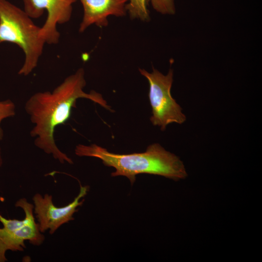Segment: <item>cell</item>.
Here are the masks:
<instances>
[{
    "mask_svg": "<svg viewBox=\"0 0 262 262\" xmlns=\"http://www.w3.org/2000/svg\"><path fill=\"white\" fill-rule=\"evenodd\" d=\"M86 83L84 70L80 68L67 77L52 91L35 93L25 103V111L34 125L30 135L34 138L35 146L61 164H73V162L58 147L54 132L56 127L69 119L77 99H89L113 111L100 94L95 91L89 93L83 91Z\"/></svg>",
    "mask_w": 262,
    "mask_h": 262,
    "instance_id": "cell-1",
    "label": "cell"
},
{
    "mask_svg": "<svg viewBox=\"0 0 262 262\" xmlns=\"http://www.w3.org/2000/svg\"><path fill=\"white\" fill-rule=\"evenodd\" d=\"M74 151L79 157L100 159L104 165L115 169L111 176H125L131 184L135 182L136 175L140 174L161 176L175 181L185 179L188 175L180 158L158 143L150 145L141 153L116 154L95 144H79Z\"/></svg>",
    "mask_w": 262,
    "mask_h": 262,
    "instance_id": "cell-2",
    "label": "cell"
},
{
    "mask_svg": "<svg viewBox=\"0 0 262 262\" xmlns=\"http://www.w3.org/2000/svg\"><path fill=\"white\" fill-rule=\"evenodd\" d=\"M40 30L24 10L7 0H0V44L13 43L23 50L25 60L19 75L27 76L37 66L46 43Z\"/></svg>",
    "mask_w": 262,
    "mask_h": 262,
    "instance_id": "cell-3",
    "label": "cell"
},
{
    "mask_svg": "<svg viewBox=\"0 0 262 262\" xmlns=\"http://www.w3.org/2000/svg\"><path fill=\"white\" fill-rule=\"evenodd\" d=\"M139 71L149 83L148 97L152 114L150 120L152 124L160 127L162 131L169 124H183L186 121V116L171 94L173 70L170 69L166 75L154 68L151 73L142 68H139Z\"/></svg>",
    "mask_w": 262,
    "mask_h": 262,
    "instance_id": "cell-4",
    "label": "cell"
},
{
    "mask_svg": "<svg viewBox=\"0 0 262 262\" xmlns=\"http://www.w3.org/2000/svg\"><path fill=\"white\" fill-rule=\"evenodd\" d=\"M15 207L20 208L24 212L22 220L7 219L0 214V262H6V252L23 251L26 248L25 242L39 246L44 242L45 237L39 229L33 215V204L29 202L26 198L19 199Z\"/></svg>",
    "mask_w": 262,
    "mask_h": 262,
    "instance_id": "cell-5",
    "label": "cell"
},
{
    "mask_svg": "<svg viewBox=\"0 0 262 262\" xmlns=\"http://www.w3.org/2000/svg\"><path fill=\"white\" fill-rule=\"evenodd\" d=\"M88 191V186L80 185L79 193L73 201L61 207L54 204L52 195L45 194L42 196L36 193L33 197V213L40 231L43 233L49 230V234H53L61 226L73 220L74 213L84 201L81 199L86 196Z\"/></svg>",
    "mask_w": 262,
    "mask_h": 262,
    "instance_id": "cell-6",
    "label": "cell"
},
{
    "mask_svg": "<svg viewBox=\"0 0 262 262\" xmlns=\"http://www.w3.org/2000/svg\"><path fill=\"white\" fill-rule=\"evenodd\" d=\"M24 10L32 18H38L47 11L46 20L41 27L40 34L46 43H58L60 34L57 25L69 21L72 6L77 0H22Z\"/></svg>",
    "mask_w": 262,
    "mask_h": 262,
    "instance_id": "cell-7",
    "label": "cell"
},
{
    "mask_svg": "<svg viewBox=\"0 0 262 262\" xmlns=\"http://www.w3.org/2000/svg\"><path fill=\"white\" fill-rule=\"evenodd\" d=\"M83 8V16L79 28L84 32L91 25L104 27L108 25L111 16L123 17L127 14L128 0H80Z\"/></svg>",
    "mask_w": 262,
    "mask_h": 262,
    "instance_id": "cell-8",
    "label": "cell"
},
{
    "mask_svg": "<svg viewBox=\"0 0 262 262\" xmlns=\"http://www.w3.org/2000/svg\"><path fill=\"white\" fill-rule=\"evenodd\" d=\"M149 1V0H128L126 9L130 17L143 22L148 21L150 20Z\"/></svg>",
    "mask_w": 262,
    "mask_h": 262,
    "instance_id": "cell-9",
    "label": "cell"
},
{
    "mask_svg": "<svg viewBox=\"0 0 262 262\" xmlns=\"http://www.w3.org/2000/svg\"><path fill=\"white\" fill-rule=\"evenodd\" d=\"M16 115V105L10 99L0 101V140L3 139L4 132L1 128L2 121Z\"/></svg>",
    "mask_w": 262,
    "mask_h": 262,
    "instance_id": "cell-10",
    "label": "cell"
},
{
    "mask_svg": "<svg viewBox=\"0 0 262 262\" xmlns=\"http://www.w3.org/2000/svg\"><path fill=\"white\" fill-rule=\"evenodd\" d=\"M153 8L163 15H174L176 8L174 0H149Z\"/></svg>",
    "mask_w": 262,
    "mask_h": 262,
    "instance_id": "cell-11",
    "label": "cell"
},
{
    "mask_svg": "<svg viewBox=\"0 0 262 262\" xmlns=\"http://www.w3.org/2000/svg\"><path fill=\"white\" fill-rule=\"evenodd\" d=\"M3 164V158L2 155L1 149L0 146V168L1 167Z\"/></svg>",
    "mask_w": 262,
    "mask_h": 262,
    "instance_id": "cell-12",
    "label": "cell"
}]
</instances>
